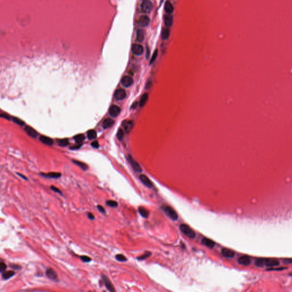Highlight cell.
<instances>
[{"instance_id": "1", "label": "cell", "mask_w": 292, "mask_h": 292, "mask_svg": "<svg viewBox=\"0 0 292 292\" xmlns=\"http://www.w3.org/2000/svg\"><path fill=\"white\" fill-rule=\"evenodd\" d=\"M180 229L187 237L190 238H194L196 237L195 232L187 225L184 224H181L180 225Z\"/></svg>"}, {"instance_id": "2", "label": "cell", "mask_w": 292, "mask_h": 292, "mask_svg": "<svg viewBox=\"0 0 292 292\" xmlns=\"http://www.w3.org/2000/svg\"><path fill=\"white\" fill-rule=\"evenodd\" d=\"M162 208L163 209L164 212H165V214L168 216V217L171 219L172 220H176L178 219V214L175 212V211L172 208L168 205H164L162 206Z\"/></svg>"}, {"instance_id": "3", "label": "cell", "mask_w": 292, "mask_h": 292, "mask_svg": "<svg viewBox=\"0 0 292 292\" xmlns=\"http://www.w3.org/2000/svg\"><path fill=\"white\" fill-rule=\"evenodd\" d=\"M153 8V4L150 0H144L141 4V9L144 13H148L152 10Z\"/></svg>"}, {"instance_id": "4", "label": "cell", "mask_w": 292, "mask_h": 292, "mask_svg": "<svg viewBox=\"0 0 292 292\" xmlns=\"http://www.w3.org/2000/svg\"><path fill=\"white\" fill-rule=\"evenodd\" d=\"M127 160H128V161H129V162L130 163L131 167H132V168H133V169L135 171V172L139 173V172H141L142 171V169L140 167V166H139V164L137 163L135 161V160L132 158V157L131 156V155L128 156Z\"/></svg>"}, {"instance_id": "5", "label": "cell", "mask_w": 292, "mask_h": 292, "mask_svg": "<svg viewBox=\"0 0 292 292\" xmlns=\"http://www.w3.org/2000/svg\"><path fill=\"white\" fill-rule=\"evenodd\" d=\"M101 278L102 280L104 285H105V286H106V289L108 290L113 292L115 291L113 285L112 284V283H111V282L110 281V280L109 279V278H108V277L106 276V275H102Z\"/></svg>"}, {"instance_id": "6", "label": "cell", "mask_w": 292, "mask_h": 292, "mask_svg": "<svg viewBox=\"0 0 292 292\" xmlns=\"http://www.w3.org/2000/svg\"><path fill=\"white\" fill-rule=\"evenodd\" d=\"M46 276L51 280L54 281H58V275L55 271H54L52 268H48L46 270Z\"/></svg>"}, {"instance_id": "7", "label": "cell", "mask_w": 292, "mask_h": 292, "mask_svg": "<svg viewBox=\"0 0 292 292\" xmlns=\"http://www.w3.org/2000/svg\"><path fill=\"white\" fill-rule=\"evenodd\" d=\"M131 50L134 54L139 56L143 53L144 49L142 46L139 44H133L131 47Z\"/></svg>"}, {"instance_id": "8", "label": "cell", "mask_w": 292, "mask_h": 292, "mask_svg": "<svg viewBox=\"0 0 292 292\" xmlns=\"http://www.w3.org/2000/svg\"><path fill=\"white\" fill-rule=\"evenodd\" d=\"M133 82L134 81L132 78L130 76H128V75L123 77L120 81V83L122 86L125 87H129L133 84Z\"/></svg>"}, {"instance_id": "9", "label": "cell", "mask_w": 292, "mask_h": 292, "mask_svg": "<svg viewBox=\"0 0 292 292\" xmlns=\"http://www.w3.org/2000/svg\"><path fill=\"white\" fill-rule=\"evenodd\" d=\"M120 113V107L117 105H112L109 109V114L111 116L115 118L119 115Z\"/></svg>"}, {"instance_id": "10", "label": "cell", "mask_w": 292, "mask_h": 292, "mask_svg": "<svg viewBox=\"0 0 292 292\" xmlns=\"http://www.w3.org/2000/svg\"><path fill=\"white\" fill-rule=\"evenodd\" d=\"M114 97L118 100H123L126 97V91L123 89H118L115 92Z\"/></svg>"}, {"instance_id": "11", "label": "cell", "mask_w": 292, "mask_h": 292, "mask_svg": "<svg viewBox=\"0 0 292 292\" xmlns=\"http://www.w3.org/2000/svg\"><path fill=\"white\" fill-rule=\"evenodd\" d=\"M40 175L42 176L45 177L46 178H51V179H58L61 178V173L60 172H49V173H40Z\"/></svg>"}, {"instance_id": "12", "label": "cell", "mask_w": 292, "mask_h": 292, "mask_svg": "<svg viewBox=\"0 0 292 292\" xmlns=\"http://www.w3.org/2000/svg\"><path fill=\"white\" fill-rule=\"evenodd\" d=\"M139 179L140 180V181L143 183V184L145 185L148 188L152 187L153 184L152 182L151 181L150 179L145 175H140L139 176Z\"/></svg>"}, {"instance_id": "13", "label": "cell", "mask_w": 292, "mask_h": 292, "mask_svg": "<svg viewBox=\"0 0 292 292\" xmlns=\"http://www.w3.org/2000/svg\"><path fill=\"white\" fill-rule=\"evenodd\" d=\"M150 18L147 15L140 16L139 19V25L141 27H146L150 24Z\"/></svg>"}, {"instance_id": "14", "label": "cell", "mask_w": 292, "mask_h": 292, "mask_svg": "<svg viewBox=\"0 0 292 292\" xmlns=\"http://www.w3.org/2000/svg\"><path fill=\"white\" fill-rule=\"evenodd\" d=\"M280 265V261L273 259H265V265L267 267L272 268L278 266Z\"/></svg>"}, {"instance_id": "15", "label": "cell", "mask_w": 292, "mask_h": 292, "mask_svg": "<svg viewBox=\"0 0 292 292\" xmlns=\"http://www.w3.org/2000/svg\"><path fill=\"white\" fill-rule=\"evenodd\" d=\"M122 126L127 133L130 132L134 126V123L131 120H124L122 123Z\"/></svg>"}, {"instance_id": "16", "label": "cell", "mask_w": 292, "mask_h": 292, "mask_svg": "<svg viewBox=\"0 0 292 292\" xmlns=\"http://www.w3.org/2000/svg\"><path fill=\"white\" fill-rule=\"evenodd\" d=\"M221 254L226 258H233L235 255L234 251L227 248H224L221 250Z\"/></svg>"}, {"instance_id": "17", "label": "cell", "mask_w": 292, "mask_h": 292, "mask_svg": "<svg viewBox=\"0 0 292 292\" xmlns=\"http://www.w3.org/2000/svg\"><path fill=\"white\" fill-rule=\"evenodd\" d=\"M24 130L25 132L28 134V135L31 137L35 138L38 135V132L37 131L30 126H26Z\"/></svg>"}, {"instance_id": "18", "label": "cell", "mask_w": 292, "mask_h": 292, "mask_svg": "<svg viewBox=\"0 0 292 292\" xmlns=\"http://www.w3.org/2000/svg\"><path fill=\"white\" fill-rule=\"evenodd\" d=\"M238 262L241 265L247 266V265H249L251 264V261L250 258L249 257L247 256H241L238 259Z\"/></svg>"}, {"instance_id": "19", "label": "cell", "mask_w": 292, "mask_h": 292, "mask_svg": "<svg viewBox=\"0 0 292 292\" xmlns=\"http://www.w3.org/2000/svg\"><path fill=\"white\" fill-rule=\"evenodd\" d=\"M201 244L204 245L206 247H207L209 248H213L214 247V246L215 245V242L211 240V239H209L207 238H203L201 241Z\"/></svg>"}, {"instance_id": "20", "label": "cell", "mask_w": 292, "mask_h": 292, "mask_svg": "<svg viewBox=\"0 0 292 292\" xmlns=\"http://www.w3.org/2000/svg\"><path fill=\"white\" fill-rule=\"evenodd\" d=\"M39 140H40L41 142L45 144H47V145L49 146H52L54 143L53 140H52V139L45 136H40V137H39Z\"/></svg>"}, {"instance_id": "21", "label": "cell", "mask_w": 292, "mask_h": 292, "mask_svg": "<svg viewBox=\"0 0 292 292\" xmlns=\"http://www.w3.org/2000/svg\"><path fill=\"white\" fill-rule=\"evenodd\" d=\"M173 9H173V6L172 5L170 1H167L166 2V4L164 5L165 12L167 13V14H170L173 12Z\"/></svg>"}, {"instance_id": "22", "label": "cell", "mask_w": 292, "mask_h": 292, "mask_svg": "<svg viewBox=\"0 0 292 292\" xmlns=\"http://www.w3.org/2000/svg\"><path fill=\"white\" fill-rule=\"evenodd\" d=\"M114 123V121L113 119H110V118H107V119L104 120L102 123V127L104 129H108V128H110L112 126Z\"/></svg>"}, {"instance_id": "23", "label": "cell", "mask_w": 292, "mask_h": 292, "mask_svg": "<svg viewBox=\"0 0 292 292\" xmlns=\"http://www.w3.org/2000/svg\"><path fill=\"white\" fill-rule=\"evenodd\" d=\"M15 274V272L13 270L5 271L2 273V277L4 280H8Z\"/></svg>"}, {"instance_id": "24", "label": "cell", "mask_w": 292, "mask_h": 292, "mask_svg": "<svg viewBox=\"0 0 292 292\" xmlns=\"http://www.w3.org/2000/svg\"><path fill=\"white\" fill-rule=\"evenodd\" d=\"M144 39V31L142 29H138L136 31V39L137 42H142Z\"/></svg>"}, {"instance_id": "25", "label": "cell", "mask_w": 292, "mask_h": 292, "mask_svg": "<svg viewBox=\"0 0 292 292\" xmlns=\"http://www.w3.org/2000/svg\"><path fill=\"white\" fill-rule=\"evenodd\" d=\"M138 211L142 217L144 218H147L148 217L149 212L148 211V210L144 207H143V206H139L138 208Z\"/></svg>"}, {"instance_id": "26", "label": "cell", "mask_w": 292, "mask_h": 292, "mask_svg": "<svg viewBox=\"0 0 292 292\" xmlns=\"http://www.w3.org/2000/svg\"><path fill=\"white\" fill-rule=\"evenodd\" d=\"M165 25L166 27L169 28L170 26H171L173 24V17L171 15L168 14L166 15L164 19Z\"/></svg>"}, {"instance_id": "27", "label": "cell", "mask_w": 292, "mask_h": 292, "mask_svg": "<svg viewBox=\"0 0 292 292\" xmlns=\"http://www.w3.org/2000/svg\"><path fill=\"white\" fill-rule=\"evenodd\" d=\"M148 95L147 93L144 94L141 97V98L139 101L140 107H142L146 104L147 100H148Z\"/></svg>"}, {"instance_id": "28", "label": "cell", "mask_w": 292, "mask_h": 292, "mask_svg": "<svg viewBox=\"0 0 292 292\" xmlns=\"http://www.w3.org/2000/svg\"><path fill=\"white\" fill-rule=\"evenodd\" d=\"M74 139L77 144H81L85 139V136L83 134H79L74 137Z\"/></svg>"}, {"instance_id": "29", "label": "cell", "mask_w": 292, "mask_h": 292, "mask_svg": "<svg viewBox=\"0 0 292 292\" xmlns=\"http://www.w3.org/2000/svg\"><path fill=\"white\" fill-rule=\"evenodd\" d=\"M73 162L75 164L77 165L78 166H79L80 167L81 169H82L83 171H86L88 169V166L86 164L83 163V162H81L79 161H78V160H73Z\"/></svg>"}, {"instance_id": "30", "label": "cell", "mask_w": 292, "mask_h": 292, "mask_svg": "<svg viewBox=\"0 0 292 292\" xmlns=\"http://www.w3.org/2000/svg\"><path fill=\"white\" fill-rule=\"evenodd\" d=\"M170 35V30L168 28H164L162 30V38L163 39H167Z\"/></svg>"}, {"instance_id": "31", "label": "cell", "mask_w": 292, "mask_h": 292, "mask_svg": "<svg viewBox=\"0 0 292 292\" xmlns=\"http://www.w3.org/2000/svg\"><path fill=\"white\" fill-rule=\"evenodd\" d=\"M87 137L88 139L92 140L97 137V132L94 130H90L87 132Z\"/></svg>"}, {"instance_id": "32", "label": "cell", "mask_w": 292, "mask_h": 292, "mask_svg": "<svg viewBox=\"0 0 292 292\" xmlns=\"http://www.w3.org/2000/svg\"><path fill=\"white\" fill-rule=\"evenodd\" d=\"M265 261L264 258H258L255 261V265L257 267H262L265 266Z\"/></svg>"}, {"instance_id": "33", "label": "cell", "mask_w": 292, "mask_h": 292, "mask_svg": "<svg viewBox=\"0 0 292 292\" xmlns=\"http://www.w3.org/2000/svg\"><path fill=\"white\" fill-rule=\"evenodd\" d=\"M106 204L107 205L112 208H116L118 206V203L115 201L112 200H107L106 201Z\"/></svg>"}, {"instance_id": "34", "label": "cell", "mask_w": 292, "mask_h": 292, "mask_svg": "<svg viewBox=\"0 0 292 292\" xmlns=\"http://www.w3.org/2000/svg\"><path fill=\"white\" fill-rule=\"evenodd\" d=\"M151 254V253L150 252H146L144 254L140 256V257H138L137 258V260H145L147 258H148V257H150Z\"/></svg>"}, {"instance_id": "35", "label": "cell", "mask_w": 292, "mask_h": 292, "mask_svg": "<svg viewBox=\"0 0 292 292\" xmlns=\"http://www.w3.org/2000/svg\"><path fill=\"white\" fill-rule=\"evenodd\" d=\"M115 258L118 261H120V262H124V261H126L127 260V258L124 256V255L123 254H116V256H115Z\"/></svg>"}, {"instance_id": "36", "label": "cell", "mask_w": 292, "mask_h": 292, "mask_svg": "<svg viewBox=\"0 0 292 292\" xmlns=\"http://www.w3.org/2000/svg\"><path fill=\"white\" fill-rule=\"evenodd\" d=\"M68 140L67 139H61L58 142L59 146H60L61 147L66 146L68 145Z\"/></svg>"}, {"instance_id": "37", "label": "cell", "mask_w": 292, "mask_h": 292, "mask_svg": "<svg viewBox=\"0 0 292 292\" xmlns=\"http://www.w3.org/2000/svg\"><path fill=\"white\" fill-rule=\"evenodd\" d=\"M117 138L119 140H122L124 137V132L122 129H119L116 134Z\"/></svg>"}, {"instance_id": "38", "label": "cell", "mask_w": 292, "mask_h": 292, "mask_svg": "<svg viewBox=\"0 0 292 292\" xmlns=\"http://www.w3.org/2000/svg\"><path fill=\"white\" fill-rule=\"evenodd\" d=\"M12 119H13V122H15L16 124H19V125H20L21 126L25 125V123H24V121H22V120L18 119V118H17L13 117V118H12Z\"/></svg>"}, {"instance_id": "39", "label": "cell", "mask_w": 292, "mask_h": 292, "mask_svg": "<svg viewBox=\"0 0 292 292\" xmlns=\"http://www.w3.org/2000/svg\"><path fill=\"white\" fill-rule=\"evenodd\" d=\"M157 55H158V51H157V50H155V51H154V52H153L151 59V60H150V65L152 64L153 62L155 61V60H156V58L157 57Z\"/></svg>"}, {"instance_id": "40", "label": "cell", "mask_w": 292, "mask_h": 292, "mask_svg": "<svg viewBox=\"0 0 292 292\" xmlns=\"http://www.w3.org/2000/svg\"><path fill=\"white\" fill-rule=\"evenodd\" d=\"M79 257L81 260L84 262H89L91 261V258L87 256H81Z\"/></svg>"}, {"instance_id": "41", "label": "cell", "mask_w": 292, "mask_h": 292, "mask_svg": "<svg viewBox=\"0 0 292 292\" xmlns=\"http://www.w3.org/2000/svg\"><path fill=\"white\" fill-rule=\"evenodd\" d=\"M6 268H7V266H6V264L4 263V262H1V263H0V272L2 273L3 272L6 270Z\"/></svg>"}, {"instance_id": "42", "label": "cell", "mask_w": 292, "mask_h": 292, "mask_svg": "<svg viewBox=\"0 0 292 292\" xmlns=\"http://www.w3.org/2000/svg\"><path fill=\"white\" fill-rule=\"evenodd\" d=\"M50 189L52 190V191H53L54 192L58 193H59V194H60L61 195H62V192L61 190L59 188H58L57 187H55L54 185H51L50 186Z\"/></svg>"}, {"instance_id": "43", "label": "cell", "mask_w": 292, "mask_h": 292, "mask_svg": "<svg viewBox=\"0 0 292 292\" xmlns=\"http://www.w3.org/2000/svg\"><path fill=\"white\" fill-rule=\"evenodd\" d=\"M10 267L14 270H21L22 268L21 266L17 264H10Z\"/></svg>"}, {"instance_id": "44", "label": "cell", "mask_w": 292, "mask_h": 292, "mask_svg": "<svg viewBox=\"0 0 292 292\" xmlns=\"http://www.w3.org/2000/svg\"><path fill=\"white\" fill-rule=\"evenodd\" d=\"M97 208H98V210H99V211L100 213H102V214H106V211H105V209L103 208V206H102L101 205H97Z\"/></svg>"}, {"instance_id": "45", "label": "cell", "mask_w": 292, "mask_h": 292, "mask_svg": "<svg viewBox=\"0 0 292 292\" xmlns=\"http://www.w3.org/2000/svg\"><path fill=\"white\" fill-rule=\"evenodd\" d=\"M91 146L93 147V148H98V147H99V143H98V141H96V140H95V141H94L93 142H92L91 144Z\"/></svg>"}, {"instance_id": "46", "label": "cell", "mask_w": 292, "mask_h": 292, "mask_svg": "<svg viewBox=\"0 0 292 292\" xmlns=\"http://www.w3.org/2000/svg\"><path fill=\"white\" fill-rule=\"evenodd\" d=\"M87 216L88 218L89 219L91 220H94L95 219V216H94V215L93 214H91V212H87Z\"/></svg>"}, {"instance_id": "47", "label": "cell", "mask_w": 292, "mask_h": 292, "mask_svg": "<svg viewBox=\"0 0 292 292\" xmlns=\"http://www.w3.org/2000/svg\"><path fill=\"white\" fill-rule=\"evenodd\" d=\"M81 144H77L76 146H74L73 147H70V149L71 150H77V149H79L81 147Z\"/></svg>"}, {"instance_id": "48", "label": "cell", "mask_w": 292, "mask_h": 292, "mask_svg": "<svg viewBox=\"0 0 292 292\" xmlns=\"http://www.w3.org/2000/svg\"><path fill=\"white\" fill-rule=\"evenodd\" d=\"M284 268H272V269H268V270H283L284 269Z\"/></svg>"}, {"instance_id": "49", "label": "cell", "mask_w": 292, "mask_h": 292, "mask_svg": "<svg viewBox=\"0 0 292 292\" xmlns=\"http://www.w3.org/2000/svg\"><path fill=\"white\" fill-rule=\"evenodd\" d=\"M137 102H134V103L132 104V106H131V109H136V108L137 107Z\"/></svg>"}, {"instance_id": "50", "label": "cell", "mask_w": 292, "mask_h": 292, "mask_svg": "<svg viewBox=\"0 0 292 292\" xmlns=\"http://www.w3.org/2000/svg\"><path fill=\"white\" fill-rule=\"evenodd\" d=\"M17 175H18V176H20V177H21V178L22 179H24V180H28V178H26V177L25 176H24V175H23L21 174V173H17Z\"/></svg>"}, {"instance_id": "51", "label": "cell", "mask_w": 292, "mask_h": 292, "mask_svg": "<svg viewBox=\"0 0 292 292\" xmlns=\"http://www.w3.org/2000/svg\"><path fill=\"white\" fill-rule=\"evenodd\" d=\"M1 117H2V118H6V119H9V117H8V116L5 115V114H1Z\"/></svg>"}]
</instances>
